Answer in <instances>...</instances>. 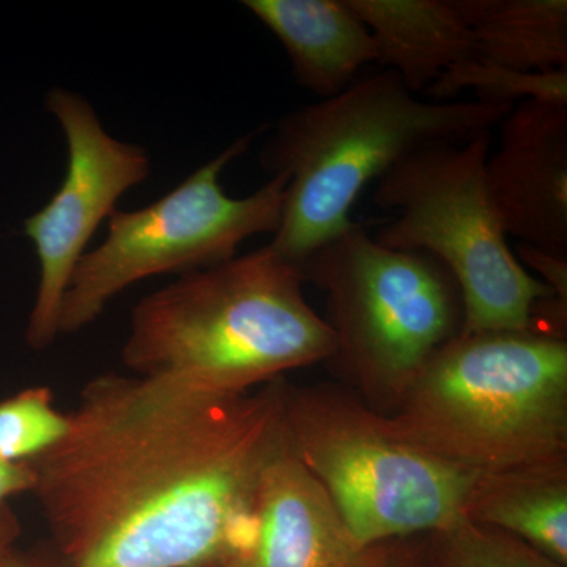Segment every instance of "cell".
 <instances>
[{
	"mask_svg": "<svg viewBox=\"0 0 567 567\" xmlns=\"http://www.w3.org/2000/svg\"><path fill=\"white\" fill-rule=\"evenodd\" d=\"M282 379L238 395L89 382L61 442L29 462L55 565L219 567L282 439Z\"/></svg>",
	"mask_w": 567,
	"mask_h": 567,
	"instance_id": "1",
	"label": "cell"
},
{
	"mask_svg": "<svg viewBox=\"0 0 567 567\" xmlns=\"http://www.w3.org/2000/svg\"><path fill=\"white\" fill-rule=\"evenodd\" d=\"M303 275L270 248L183 275L134 306L122 349L133 375L218 395L327 364L334 334Z\"/></svg>",
	"mask_w": 567,
	"mask_h": 567,
	"instance_id": "2",
	"label": "cell"
},
{
	"mask_svg": "<svg viewBox=\"0 0 567 567\" xmlns=\"http://www.w3.org/2000/svg\"><path fill=\"white\" fill-rule=\"evenodd\" d=\"M513 107L476 100L424 102L385 70L289 112L260 152L271 177H289L281 227L268 245L300 267L353 223L350 212L369 183L429 145L458 144L492 132Z\"/></svg>",
	"mask_w": 567,
	"mask_h": 567,
	"instance_id": "3",
	"label": "cell"
},
{
	"mask_svg": "<svg viewBox=\"0 0 567 567\" xmlns=\"http://www.w3.org/2000/svg\"><path fill=\"white\" fill-rule=\"evenodd\" d=\"M388 416L413 445L475 475L567 462V339L457 334Z\"/></svg>",
	"mask_w": 567,
	"mask_h": 567,
	"instance_id": "4",
	"label": "cell"
},
{
	"mask_svg": "<svg viewBox=\"0 0 567 567\" xmlns=\"http://www.w3.org/2000/svg\"><path fill=\"white\" fill-rule=\"evenodd\" d=\"M327 293L328 365L361 401L393 415L436 350L464 330L461 289L427 252L377 244L352 223L300 264Z\"/></svg>",
	"mask_w": 567,
	"mask_h": 567,
	"instance_id": "5",
	"label": "cell"
},
{
	"mask_svg": "<svg viewBox=\"0 0 567 567\" xmlns=\"http://www.w3.org/2000/svg\"><path fill=\"white\" fill-rule=\"evenodd\" d=\"M284 434L361 548L464 517L477 476L421 450L347 386L282 379Z\"/></svg>",
	"mask_w": 567,
	"mask_h": 567,
	"instance_id": "6",
	"label": "cell"
},
{
	"mask_svg": "<svg viewBox=\"0 0 567 567\" xmlns=\"http://www.w3.org/2000/svg\"><path fill=\"white\" fill-rule=\"evenodd\" d=\"M491 144L492 132L481 133L429 145L391 167L377 181L372 200L394 219L374 240L445 265L464 301L462 333L535 331L536 305L558 297L507 245L486 182Z\"/></svg>",
	"mask_w": 567,
	"mask_h": 567,
	"instance_id": "7",
	"label": "cell"
},
{
	"mask_svg": "<svg viewBox=\"0 0 567 567\" xmlns=\"http://www.w3.org/2000/svg\"><path fill=\"white\" fill-rule=\"evenodd\" d=\"M254 136L230 142L148 207L112 213L106 240L82 256L71 278L63 297L61 334L91 327L117 295L142 279L183 276L227 262L248 238L278 233L287 175H274L246 197H230L223 188L224 169L248 151Z\"/></svg>",
	"mask_w": 567,
	"mask_h": 567,
	"instance_id": "8",
	"label": "cell"
},
{
	"mask_svg": "<svg viewBox=\"0 0 567 567\" xmlns=\"http://www.w3.org/2000/svg\"><path fill=\"white\" fill-rule=\"evenodd\" d=\"M44 107L61 125L69 164L59 192L24 221L40 265L35 303L25 328V342L35 352L47 350L61 334L63 297L93 234L117 210L123 194L151 175L147 151L111 136L81 93L51 89Z\"/></svg>",
	"mask_w": 567,
	"mask_h": 567,
	"instance_id": "9",
	"label": "cell"
},
{
	"mask_svg": "<svg viewBox=\"0 0 567 567\" xmlns=\"http://www.w3.org/2000/svg\"><path fill=\"white\" fill-rule=\"evenodd\" d=\"M363 550L284 434L219 567H354Z\"/></svg>",
	"mask_w": 567,
	"mask_h": 567,
	"instance_id": "10",
	"label": "cell"
},
{
	"mask_svg": "<svg viewBox=\"0 0 567 567\" xmlns=\"http://www.w3.org/2000/svg\"><path fill=\"white\" fill-rule=\"evenodd\" d=\"M499 126L486 182L506 237L567 259V104L522 102Z\"/></svg>",
	"mask_w": 567,
	"mask_h": 567,
	"instance_id": "11",
	"label": "cell"
},
{
	"mask_svg": "<svg viewBox=\"0 0 567 567\" xmlns=\"http://www.w3.org/2000/svg\"><path fill=\"white\" fill-rule=\"evenodd\" d=\"M289 55L297 84L322 100L377 62L374 37L347 0H244Z\"/></svg>",
	"mask_w": 567,
	"mask_h": 567,
	"instance_id": "12",
	"label": "cell"
},
{
	"mask_svg": "<svg viewBox=\"0 0 567 567\" xmlns=\"http://www.w3.org/2000/svg\"><path fill=\"white\" fill-rule=\"evenodd\" d=\"M368 25L377 63L393 71L413 95L443 73L477 59L476 41L454 0H347Z\"/></svg>",
	"mask_w": 567,
	"mask_h": 567,
	"instance_id": "13",
	"label": "cell"
},
{
	"mask_svg": "<svg viewBox=\"0 0 567 567\" xmlns=\"http://www.w3.org/2000/svg\"><path fill=\"white\" fill-rule=\"evenodd\" d=\"M464 517L567 566V462L477 476Z\"/></svg>",
	"mask_w": 567,
	"mask_h": 567,
	"instance_id": "14",
	"label": "cell"
},
{
	"mask_svg": "<svg viewBox=\"0 0 567 567\" xmlns=\"http://www.w3.org/2000/svg\"><path fill=\"white\" fill-rule=\"evenodd\" d=\"M475 35L477 59L506 69L567 70L566 0H454Z\"/></svg>",
	"mask_w": 567,
	"mask_h": 567,
	"instance_id": "15",
	"label": "cell"
},
{
	"mask_svg": "<svg viewBox=\"0 0 567 567\" xmlns=\"http://www.w3.org/2000/svg\"><path fill=\"white\" fill-rule=\"evenodd\" d=\"M462 92H473L476 102L487 104H567V70L527 73L486 59H472L447 70L424 91L432 102H454Z\"/></svg>",
	"mask_w": 567,
	"mask_h": 567,
	"instance_id": "16",
	"label": "cell"
},
{
	"mask_svg": "<svg viewBox=\"0 0 567 567\" xmlns=\"http://www.w3.org/2000/svg\"><path fill=\"white\" fill-rule=\"evenodd\" d=\"M435 567H567L502 529L462 517L427 535Z\"/></svg>",
	"mask_w": 567,
	"mask_h": 567,
	"instance_id": "17",
	"label": "cell"
},
{
	"mask_svg": "<svg viewBox=\"0 0 567 567\" xmlns=\"http://www.w3.org/2000/svg\"><path fill=\"white\" fill-rule=\"evenodd\" d=\"M69 425V413L55 406L51 388H25L0 401V457L31 462L58 445Z\"/></svg>",
	"mask_w": 567,
	"mask_h": 567,
	"instance_id": "18",
	"label": "cell"
},
{
	"mask_svg": "<svg viewBox=\"0 0 567 567\" xmlns=\"http://www.w3.org/2000/svg\"><path fill=\"white\" fill-rule=\"evenodd\" d=\"M354 567H435L427 535L395 537L365 547Z\"/></svg>",
	"mask_w": 567,
	"mask_h": 567,
	"instance_id": "19",
	"label": "cell"
},
{
	"mask_svg": "<svg viewBox=\"0 0 567 567\" xmlns=\"http://www.w3.org/2000/svg\"><path fill=\"white\" fill-rule=\"evenodd\" d=\"M514 254L518 262L527 264L532 270L540 275V281L550 287L551 292L567 301V259L524 244H518Z\"/></svg>",
	"mask_w": 567,
	"mask_h": 567,
	"instance_id": "20",
	"label": "cell"
},
{
	"mask_svg": "<svg viewBox=\"0 0 567 567\" xmlns=\"http://www.w3.org/2000/svg\"><path fill=\"white\" fill-rule=\"evenodd\" d=\"M35 472L29 462H11L0 457V509L11 496L32 492Z\"/></svg>",
	"mask_w": 567,
	"mask_h": 567,
	"instance_id": "21",
	"label": "cell"
},
{
	"mask_svg": "<svg viewBox=\"0 0 567 567\" xmlns=\"http://www.w3.org/2000/svg\"><path fill=\"white\" fill-rule=\"evenodd\" d=\"M18 532H20V525H18L17 517L11 513L9 506H3L2 509H0V557H2L9 548L14 547Z\"/></svg>",
	"mask_w": 567,
	"mask_h": 567,
	"instance_id": "22",
	"label": "cell"
},
{
	"mask_svg": "<svg viewBox=\"0 0 567 567\" xmlns=\"http://www.w3.org/2000/svg\"><path fill=\"white\" fill-rule=\"evenodd\" d=\"M0 567H58V565L11 547L0 557Z\"/></svg>",
	"mask_w": 567,
	"mask_h": 567,
	"instance_id": "23",
	"label": "cell"
}]
</instances>
